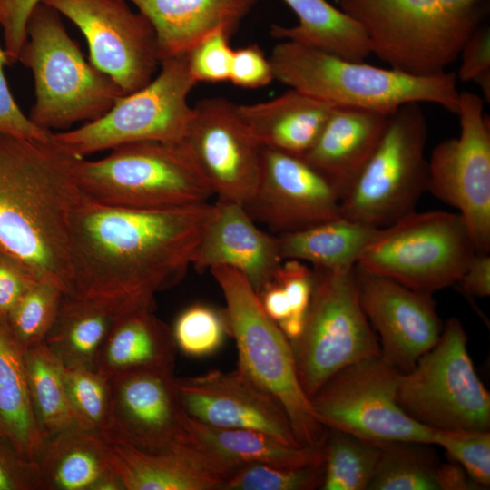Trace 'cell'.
<instances>
[{
  "mask_svg": "<svg viewBox=\"0 0 490 490\" xmlns=\"http://www.w3.org/2000/svg\"><path fill=\"white\" fill-rule=\"evenodd\" d=\"M214 210L209 202L134 209L86 197L71 223L70 296L100 301L118 315L154 309L155 295L191 266Z\"/></svg>",
  "mask_w": 490,
  "mask_h": 490,
  "instance_id": "1",
  "label": "cell"
},
{
  "mask_svg": "<svg viewBox=\"0 0 490 490\" xmlns=\"http://www.w3.org/2000/svg\"><path fill=\"white\" fill-rule=\"evenodd\" d=\"M80 158L52 137L0 132V250L64 295L72 285V218L87 197L74 174Z\"/></svg>",
  "mask_w": 490,
  "mask_h": 490,
  "instance_id": "2",
  "label": "cell"
},
{
  "mask_svg": "<svg viewBox=\"0 0 490 490\" xmlns=\"http://www.w3.org/2000/svg\"><path fill=\"white\" fill-rule=\"evenodd\" d=\"M274 80L337 106L391 114L407 103H433L457 114L455 73L415 75L351 61L321 49L282 40L269 57Z\"/></svg>",
  "mask_w": 490,
  "mask_h": 490,
  "instance_id": "3",
  "label": "cell"
},
{
  "mask_svg": "<svg viewBox=\"0 0 490 490\" xmlns=\"http://www.w3.org/2000/svg\"><path fill=\"white\" fill-rule=\"evenodd\" d=\"M370 49L389 67L415 75L446 72L485 24L490 0H339Z\"/></svg>",
  "mask_w": 490,
  "mask_h": 490,
  "instance_id": "4",
  "label": "cell"
},
{
  "mask_svg": "<svg viewBox=\"0 0 490 490\" xmlns=\"http://www.w3.org/2000/svg\"><path fill=\"white\" fill-rule=\"evenodd\" d=\"M18 61L34 81L35 102L28 117L50 132L95 121L124 95L112 78L85 60L61 15L43 3L29 16Z\"/></svg>",
  "mask_w": 490,
  "mask_h": 490,
  "instance_id": "5",
  "label": "cell"
},
{
  "mask_svg": "<svg viewBox=\"0 0 490 490\" xmlns=\"http://www.w3.org/2000/svg\"><path fill=\"white\" fill-rule=\"evenodd\" d=\"M225 301L238 368L283 408L299 445L322 450L327 436L299 380L293 348L279 324L262 308L247 278L229 266L210 269Z\"/></svg>",
  "mask_w": 490,
  "mask_h": 490,
  "instance_id": "6",
  "label": "cell"
},
{
  "mask_svg": "<svg viewBox=\"0 0 490 490\" xmlns=\"http://www.w3.org/2000/svg\"><path fill=\"white\" fill-rule=\"evenodd\" d=\"M74 174L89 199L109 206L167 209L206 203L215 195L182 143H126L98 160L80 158Z\"/></svg>",
  "mask_w": 490,
  "mask_h": 490,
  "instance_id": "7",
  "label": "cell"
},
{
  "mask_svg": "<svg viewBox=\"0 0 490 490\" xmlns=\"http://www.w3.org/2000/svg\"><path fill=\"white\" fill-rule=\"evenodd\" d=\"M427 135L420 103L392 113L380 142L341 198L340 215L385 228L415 211L427 188Z\"/></svg>",
  "mask_w": 490,
  "mask_h": 490,
  "instance_id": "8",
  "label": "cell"
},
{
  "mask_svg": "<svg viewBox=\"0 0 490 490\" xmlns=\"http://www.w3.org/2000/svg\"><path fill=\"white\" fill-rule=\"evenodd\" d=\"M353 269H312L303 330L290 342L299 380L309 399L342 368L381 355L358 300Z\"/></svg>",
  "mask_w": 490,
  "mask_h": 490,
  "instance_id": "9",
  "label": "cell"
},
{
  "mask_svg": "<svg viewBox=\"0 0 490 490\" xmlns=\"http://www.w3.org/2000/svg\"><path fill=\"white\" fill-rule=\"evenodd\" d=\"M159 68L150 83L118 98L97 120L53 132L52 139L82 158L136 142L181 143L193 113L188 96L198 83L190 72L187 54L161 61Z\"/></svg>",
  "mask_w": 490,
  "mask_h": 490,
  "instance_id": "10",
  "label": "cell"
},
{
  "mask_svg": "<svg viewBox=\"0 0 490 490\" xmlns=\"http://www.w3.org/2000/svg\"><path fill=\"white\" fill-rule=\"evenodd\" d=\"M475 252L458 212L412 211L382 228L357 265L433 294L457 283Z\"/></svg>",
  "mask_w": 490,
  "mask_h": 490,
  "instance_id": "11",
  "label": "cell"
},
{
  "mask_svg": "<svg viewBox=\"0 0 490 490\" xmlns=\"http://www.w3.org/2000/svg\"><path fill=\"white\" fill-rule=\"evenodd\" d=\"M466 345L459 318H448L436 345L401 375L397 402L408 416L435 429L489 430L490 394Z\"/></svg>",
  "mask_w": 490,
  "mask_h": 490,
  "instance_id": "12",
  "label": "cell"
},
{
  "mask_svg": "<svg viewBox=\"0 0 490 490\" xmlns=\"http://www.w3.org/2000/svg\"><path fill=\"white\" fill-rule=\"evenodd\" d=\"M401 375L381 355L351 364L310 398L314 415L325 428L369 443L434 445L435 428L416 421L398 405Z\"/></svg>",
  "mask_w": 490,
  "mask_h": 490,
  "instance_id": "13",
  "label": "cell"
},
{
  "mask_svg": "<svg viewBox=\"0 0 490 490\" xmlns=\"http://www.w3.org/2000/svg\"><path fill=\"white\" fill-rule=\"evenodd\" d=\"M460 134L438 143L428 162L427 188L458 210L476 252H490V120L476 93H460Z\"/></svg>",
  "mask_w": 490,
  "mask_h": 490,
  "instance_id": "14",
  "label": "cell"
},
{
  "mask_svg": "<svg viewBox=\"0 0 490 490\" xmlns=\"http://www.w3.org/2000/svg\"><path fill=\"white\" fill-rule=\"evenodd\" d=\"M84 36L89 62L124 94L152 81L160 67L157 38L149 19L126 0H42Z\"/></svg>",
  "mask_w": 490,
  "mask_h": 490,
  "instance_id": "15",
  "label": "cell"
},
{
  "mask_svg": "<svg viewBox=\"0 0 490 490\" xmlns=\"http://www.w3.org/2000/svg\"><path fill=\"white\" fill-rule=\"evenodd\" d=\"M211 186L218 201L244 206L260 174L261 149L237 104L223 98L199 101L181 142Z\"/></svg>",
  "mask_w": 490,
  "mask_h": 490,
  "instance_id": "16",
  "label": "cell"
},
{
  "mask_svg": "<svg viewBox=\"0 0 490 490\" xmlns=\"http://www.w3.org/2000/svg\"><path fill=\"white\" fill-rule=\"evenodd\" d=\"M254 221L277 235L298 231L340 215V197L303 157L262 147L256 191L243 206Z\"/></svg>",
  "mask_w": 490,
  "mask_h": 490,
  "instance_id": "17",
  "label": "cell"
},
{
  "mask_svg": "<svg viewBox=\"0 0 490 490\" xmlns=\"http://www.w3.org/2000/svg\"><path fill=\"white\" fill-rule=\"evenodd\" d=\"M112 429L106 442L146 450L191 446L188 414L173 369H141L110 377Z\"/></svg>",
  "mask_w": 490,
  "mask_h": 490,
  "instance_id": "18",
  "label": "cell"
},
{
  "mask_svg": "<svg viewBox=\"0 0 490 490\" xmlns=\"http://www.w3.org/2000/svg\"><path fill=\"white\" fill-rule=\"evenodd\" d=\"M360 306L380 338L381 357L402 373L437 342L443 326L432 294L353 269Z\"/></svg>",
  "mask_w": 490,
  "mask_h": 490,
  "instance_id": "19",
  "label": "cell"
},
{
  "mask_svg": "<svg viewBox=\"0 0 490 490\" xmlns=\"http://www.w3.org/2000/svg\"><path fill=\"white\" fill-rule=\"evenodd\" d=\"M176 387L187 414L211 426L264 432L290 446L299 445L280 405L240 370H211L175 377Z\"/></svg>",
  "mask_w": 490,
  "mask_h": 490,
  "instance_id": "20",
  "label": "cell"
},
{
  "mask_svg": "<svg viewBox=\"0 0 490 490\" xmlns=\"http://www.w3.org/2000/svg\"><path fill=\"white\" fill-rule=\"evenodd\" d=\"M282 261L276 235L260 230L242 205L217 201L191 266L200 272L216 266L234 268L259 294L274 280Z\"/></svg>",
  "mask_w": 490,
  "mask_h": 490,
  "instance_id": "21",
  "label": "cell"
},
{
  "mask_svg": "<svg viewBox=\"0 0 490 490\" xmlns=\"http://www.w3.org/2000/svg\"><path fill=\"white\" fill-rule=\"evenodd\" d=\"M108 450L124 490H222L233 472L192 446L155 451L112 441Z\"/></svg>",
  "mask_w": 490,
  "mask_h": 490,
  "instance_id": "22",
  "label": "cell"
},
{
  "mask_svg": "<svg viewBox=\"0 0 490 490\" xmlns=\"http://www.w3.org/2000/svg\"><path fill=\"white\" fill-rule=\"evenodd\" d=\"M152 24L160 61L189 53L211 34L231 36L259 0H126Z\"/></svg>",
  "mask_w": 490,
  "mask_h": 490,
  "instance_id": "23",
  "label": "cell"
},
{
  "mask_svg": "<svg viewBox=\"0 0 490 490\" xmlns=\"http://www.w3.org/2000/svg\"><path fill=\"white\" fill-rule=\"evenodd\" d=\"M390 114L336 106L303 158L337 190L340 200L380 142Z\"/></svg>",
  "mask_w": 490,
  "mask_h": 490,
  "instance_id": "24",
  "label": "cell"
},
{
  "mask_svg": "<svg viewBox=\"0 0 490 490\" xmlns=\"http://www.w3.org/2000/svg\"><path fill=\"white\" fill-rule=\"evenodd\" d=\"M337 105L289 88L281 95L237 111L262 147L303 157Z\"/></svg>",
  "mask_w": 490,
  "mask_h": 490,
  "instance_id": "25",
  "label": "cell"
},
{
  "mask_svg": "<svg viewBox=\"0 0 490 490\" xmlns=\"http://www.w3.org/2000/svg\"><path fill=\"white\" fill-rule=\"evenodd\" d=\"M153 311L116 317L98 353L96 371L110 378L141 369H173L177 347L172 328Z\"/></svg>",
  "mask_w": 490,
  "mask_h": 490,
  "instance_id": "26",
  "label": "cell"
},
{
  "mask_svg": "<svg viewBox=\"0 0 490 490\" xmlns=\"http://www.w3.org/2000/svg\"><path fill=\"white\" fill-rule=\"evenodd\" d=\"M34 463L38 490H93L113 468L108 442L76 425L45 439Z\"/></svg>",
  "mask_w": 490,
  "mask_h": 490,
  "instance_id": "27",
  "label": "cell"
},
{
  "mask_svg": "<svg viewBox=\"0 0 490 490\" xmlns=\"http://www.w3.org/2000/svg\"><path fill=\"white\" fill-rule=\"evenodd\" d=\"M192 446L234 470L247 464L300 467L324 463L323 451L290 446L258 430L220 428L188 416Z\"/></svg>",
  "mask_w": 490,
  "mask_h": 490,
  "instance_id": "28",
  "label": "cell"
},
{
  "mask_svg": "<svg viewBox=\"0 0 490 490\" xmlns=\"http://www.w3.org/2000/svg\"><path fill=\"white\" fill-rule=\"evenodd\" d=\"M0 434L35 462L44 443L30 396L24 350L0 317Z\"/></svg>",
  "mask_w": 490,
  "mask_h": 490,
  "instance_id": "29",
  "label": "cell"
},
{
  "mask_svg": "<svg viewBox=\"0 0 490 490\" xmlns=\"http://www.w3.org/2000/svg\"><path fill=\"white\" fill-rule=\"evenodd\" d=\"M381 229L339 216L276 236L283 260H298L310 262L314 267L347 270L357 265Z\"/></svg>",
  "mask_w": 490,
  "mask_h": 490,
  "instance_id": "30",
  "label": "cell"
},
{
  "mask_svg": "<svg viewBox=\"0 0 490 490\" xmlns=\"http://www.w3.org/2000/svg\"><path fill=\"white\" fill-rule=\"evenodd\" d=\"M117 316L100 301L64 294L44 344L64 368L95 369L100 348Z\"/></svg>",
  "mask_w": 490,
  "mask_h": 490,
  "instance_id": "31",
  "label": "cell"
},
{
  "mask_svg": "<svg viewBox=\"0 0 490 490\" xmlns=\"http://www.w3.org/2000/svg\"><path fill=\"white\" fill-rule=\"evenodd\" d=\"M299 22L294 26L272 24L270 34L313 46L351 61H364L370 49L358 24L327 0H283Z\"/></svg>",
  "mask_w": 490,
  "mask_h": 490,
  "instance_id": "32",
  "label": "cell"
},
{
  "mask_svg": "<svg viewBox=\"0 0 490 490\" xmlns=\"http://www.w3.org/2000/svg\"><path fill=\"white\" fill-rule=\"evenodd\" d=\"M24 358L34 415L45 441L75 425L63 366L44 343L24 350Z\"/></svg>",
  "mask_w": 490,
  "mask_h": 490,
  "instance_id": "33",
  "label": "cell"
},
{
  "mask_svg": "<svg viewBox=\"0 0 490 490\" xmlns=\"http://www.w3.org/2000/svg\"><path fill=\"white\" fill-rule=\"evenodd\" d=\"M322 451L324 478L320 489H368L380 457V445L327 429Z\"/></svg>",
  "mask_w": 490,
  "mask_h": 490,
  "instance_id": "34",
  "label": "cell"
},
{
  "mask_svg": "<svg viewBox=\"0 0 490 490\" xmlns=\"http://www.w3.org/2000/svg\"><path fill=\"white\" fill-rule=\"evenodd\" d=\"M421 443L380 444V457L368 490H438L437 464Z\"/></svg>",
  "mask_w": 490,
  "mask_h": 490,
  "instance_id": "35",
  "label": "cell"
},
{
  "mask_svg": "<svg viewBox=\"0 0 490 490\" xmlns=\"http://www.w3.org/2000/svg\"><path fill=\"white\" fill-rule=\"evenodd\" d=\"M63 375L75 425L106 441L112 429L110 378L88 368L63 367Z\"/></svg>",
  "mask_w": 490,
  "mask_h": 490,
  "instance_id": "36",
  "label": "cell"
},
{
  "mask_svg": "<svg viewBox=\"0 0 490 490\" xmlns=\"http://www.w3.org/2000/svg\"><path fill=\"white\" fill-rule=\"evenodd\" d=\"M64 292L44 281L34 282L5 316L6 324L23 350L44 343L59 310Z\"/></svg>",
  "mask_w": 490,
  "mask_h": 490,
  "instance_id": "37",
  "label": "cell"
},
{
  "mask_svg": "<svg viewBox=\"0 0 490 490\" xmlns=\"http://www.w3.org/2000/svg\"><path fill=\"white\" fill-rule=\"evenodd\" d=\"M177 348L191 357L216 352L230 333L226 312L206 304H193L183 309L172 328Z\"/></svg>",
  "mask_w": 490,
  "mask_h": 490,
  "instance_id": "38",
  "label": "cell"
},
{
  "mask_svg": "<svg viewBox=\"0 0 490 490\" xmlns=\"http://www.w3.org/2000/svg\"><path fill=\"white\" fill-rule=\"evenodd\" d=\"M323 478L324 463L300 467L247 464L233 470L222 490H314Z\"/></svg>",
  "mask_w": 490,
  "mask_h": 490,
  "instance_id": "39",
  "label": "cell"
},
{
  "mask_svg": "<svg viewBox=\"0 0 490 490\" xmlns=\"http://www.w3.org/2000/svg\"><path fill=\"white\" fill-rule=\"evenodd\" d=\"M434 445L440 446L468 475L485 488L490 485L489 430L435 429Z\"/></svg>",
  "mask_w": 490,
  "mask_h": 490,
  "instance_id": "40",
  "label": "cell"
},
{
  "mask_svg": "<svg viewBox=\"0 0 490 490\" xmlns=\"http://www.w3.org/2000/svg\"><path fill=\"white\" fill-rule=\"evenodd\" d=\"M230 38L224 31H216L187 53L190 72L197 83L229 81L234 53Z\"/></svg>",
  "mask_w": 490,
  "mask_h": 490,
  "instance_id": "41",
  "label": "cell"
},
{
  "mask_svg": "<svg viewBox=\"0 0 490 490\" xmlns=\"http://www.w3.org/2000/svg\"><path fill=\"white\" fill-rule=\"evenodd\" d=\"M42 0H0V27L7 64L18 62L27 39V23L34 8Z\"/></svg>",
  "mask_w": 490,
  "mask_h": 490,
  "instance_id": "42",
  "label": "cell"
},
{
  "mask_svg": "<svg viewBox=\"0 0 490 490\" xmlns=\"http://www.w3.org/2000/svg\"><path fill=\"white\" fill-rule=\"evenodd\" d=\"M5 64H7L6 56L0 44V132L31 139L50 140L53 132L35 125L15 101L5 75Z\"/></svg>",
  "mask_w": 490,
  "mask_h": 490,
  "instance_id": "43",
  "label": "cell"
},
{
  "mask_svg": "<svg viewBox=\"0 0 490 490\" xmlns=\"http://www.w3.org/2000/svg\"><path fill=\"white\" fill-rule=\"evenodd\" d=\"M274 80L270 59L257 44H249L234 50L230 79L242 88H259Z\"/></svg>",
  "mask_w": 490,
  "mask_h": 490,
  "instance_id": "44",
  "label": "cell"
},
{
  "mask_svg": "<svg viewBox=\"0 0 490 490\" xmlns=\"http://www.w3.org/2000/svg\"><path fill=\"white\" fill-rule=\"evenodd\" d=\"M0 490H38L37 468L0 434Z\"/></svg>",
  "mask_w": 490,
  "mask_h": 490,
  "instance_id": "45",
  "label": "cell"
},
{
  "mask_svg": "<svg viewBox=\"0 0 490 490\" xmlns=\"http://www.w3.org/2000/svg\"><path fill=\"white\" fill-rule=\"evenodd\" d=\"M274 280L287 293L292 309L290 314L305 316L312 291V270L300 260H285L279 266Z\"/></svg>",
  "mask_w": 490,
  "mask_h": 490,
  "instance_id": "46",
  "label": "cell"
},
{
  "mask_svg": "<svg viewBox=\"0 0 490 490\" xmlns=\"http://www.w3.org/2000/svg\"><path fill=\"white\" fill-rule=\"evenodd\" d=\"M36 281L20 260L0 250V317L5 318L21 296Z\"/></svg>",
  "mask_w": 490,
  "mask_h": 490,
  "instance_id": "47",
  "label": "cell"
},
{
  "mask_svg": "<svg viewBox=\"0 0 490 490\" xmlns=\"http://www.w3.org/2000/svg\"><path fill=\"white\" fill-rule=\"evenodd\" d=\"M461 64L456 78L461 82L475 81L490 74V27L483 24L469 37L460 55Z\"/></svg>",
  "mask_w": 490,
  "mask_h": 490,
  "instance_id": "48",
  "label": "cell"
},
{
  "mask_svg": "<svg viewBox=\"0 0 490 490\" xmlns=\"http://www.w3.org/2000/svg\"><path fill=\"white\" fill-rule=\"evenodd\" d=\"M464 291L477 297L490 295V255L475 252L457 281Z\"/></svg>",
  "mask_w": 490,
  "mask_h": 490,
  "instance_id": "49",
  "label": "cell"
},
{
  "mask_svg": "<svg viewBox=\"0 0 490 490\" xmlns=\"http://www.w3.org/2000/svg\"><path fill=\"white\" fill-rule=\"evenodd\" d=\"M436 484L438 490L482 489L472 480L464 467L455 460L437 466Z\"/></svg>",
  "mask_w": 490,
  "mask_h": 490,
  "instance_id": "50",
  "label": "cell"
},
{
  "mask_svg": "<svg viewBox=\"0 0 490 490\" xmlns=\"http://www.w3.org/2000/svg\"><path fill=\"white\" fill-rule=\"evenodd\" d=\"M258 295L265 312L277 323L291 313L292 309L287 293L275 280L267 285Z\"/></svg>",
  "mask_w": 490,
  "mask_h": 490,
  "instance_id": "51",
  "label": "cell"
}]
</instances>
